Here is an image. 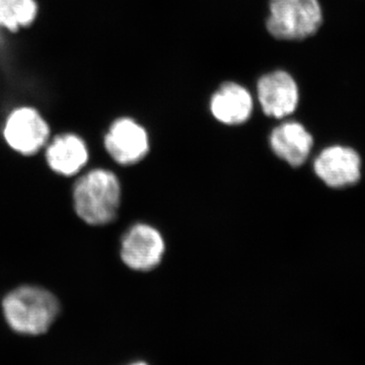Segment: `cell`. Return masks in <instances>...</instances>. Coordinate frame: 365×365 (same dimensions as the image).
<instances>
[{"label":"cell","mask_w":365,"mask_h":365,"mask_svg":"<svg viewBox=\"0 0 365 365\" xmlns=\"http://www.w3.org/2000/svg\"><path fill=\"white\" fill-rule=\"evenodd\" d=\"M1 307L9 328L24 336L47 333L60 313L57 297L35 285L14 288L4 297Z\"/></svg>","instance_id":"1"},{"label":"cell","mask_w":365,"mask_h":365,"mask_svg":"<svg viewBox=\"0 0 365 365\" xmlns=\"http://www.w3.org/2000/svg\"><path fill=\"white\" fill-rule=\"evenodd\" d=\"M72 196L78 217L88 225L100 227L116 218L121 203V185L111 170H91L76 182Z\"/></svg>","instance_id":"2"},{"label":"cell","mask_w":365,"mask_h":365,"mask_svg":"<svg viewBox=\"0 0 365 365\" xmlns=\"http://www.w3.org/2000/svg\"><path fill=\"white\" fill-rule=\"evenodd\" d=\"M267 30L275 39L300 41L312 37L323 24L319 0H271Z\"/></svg>","instance_id":"3"},{"label":"cell","mask_w":365,"mask_h":365,"mask_svg":"<svg viewBox=\"0 0 365 365\" xmlns=\"http://www.w3.org/2000/svg\"><path fill=\"white\" fill-rule=\"evenodd\" d=\"M314 175L327 187L343 189L361 179L362 160L354 148L332 144L319 151L313 163Z\"/></svg>","instance_id":"4"},{"label":"cell","mask_w":365,"mask_h":365,"mask_svg":"<svg viewBox=\"0 0 365 365\" xmlns=\"http://www.w3.org/2000/svg\"><path fill=\"white\" fill-rule=\"evenodd\" d=\"M50 129L40 113L30 107L14 110L4 124V136L9 148L23 155H34L44 148Z\"/></svg>","instance_id":"5"},{"label":"cell","mask_w":365,"mask_h":365,"mask_svg":"<svg viewBox=\"0 0 365 365\" xmlns=\"http://www.w3.org/2000/svg\"><path fill=\"white\" fill-rule=\"evenodd\" d=\"M165 245L157 228L137 223L122 239L121 259L132 270L146 272L160 265Z\"/></svg>","instance_id":"6"},{"label":"cell","mask_w":365,"mask_h":365,"mask_svg":"<svg viewBox=\"0 0 365 365\" xmlns=\"http://www.w3.org/2000/svg\"><path fill=\"white\" fill-rule=\"evenodd\" d=\"M105 148L115 162L130 165L143 160L150 150L148 132L131 118L113 122L105 136Z\"/></svg>","instance_id":"7"},{"label":"cell","mask_w":365,"mask_h":365,"mask_svg":"<svg viewBox=\"0 0 365 365\" xmlns=\"http://www.w3.org/2000/svg\"><path fill=\"white\" fill-rule=\"evenodd\" d=\"M259 102L266 116L282 119L292 115L299 103L297 81L284 71L265 74L257 85Z\"/></svg>","instance_id":"8"},{"label":"cell","mask_w":365,"mask_h":365,"mask_svg":"<svg viewBox=\"0 0 365 365\" xmlns=\"http://www.w3.org/2000/svg\"><path fill=\"white\" fill-rule=\"evenodd\" d=\"M271 150L290 167L299 168L307 163L314 148V136L297 121L278 125L271 132Z\"/></svg>","instance_id":"9"},{"label":"cell","mask_w":365,"mask_h":365,"mask_svg":"<svg viewBox=\"0 0 365 365\" xmlns=\"http://www.w3.org/2000/svg\"><path fill=\"white\" fill-rule=\"evenodd\" d=\"M45 157L53 172L60 176L72 177L78 174L88 163V146L83 139L76 134H61L48 144Z\"/></svg>","instance_id":"10"},{"label":"cell","mask_w":365,"mask_h":365,"mask_svg":"<svg viewBox=\"0 0 365 365\" xmlns=\"http://www.w3.org/2000/svg\"><path fill=\"white\" fill-rule=\"evenodd\" d=\"M253 107L250 91L235 83H223L210 101L213 117L225 125H240L248 121Z\"/></svg>","instance_id":"11"},{"label":"cell","mask_w":365,"mask_h":365,"mask_svg":"<svg viewBox=\"0 0 365 365\" xmlns=\"http://www.w3.org/2000/svg\"><path fill=\"white\" fill-rule=\"evenodd\" d=\"M37 16V4L34 0H0V26L7 30H19L31 25Z\"/></svg>","instance_id":"12"},{"label":"cell","mask_w":365,"mask_h":365,"mask_svg":"<svg viewBox=\"0 0 365 365\" xmlns=\"http://www.w3.org/2000/svg\"><path fill=\"white\" fill-rule=\"evenodd\" d=\"M131 365H148V364H146L145 362H136V364H133Z\"/></svg>","instance_id":"13"}]
</instances>
